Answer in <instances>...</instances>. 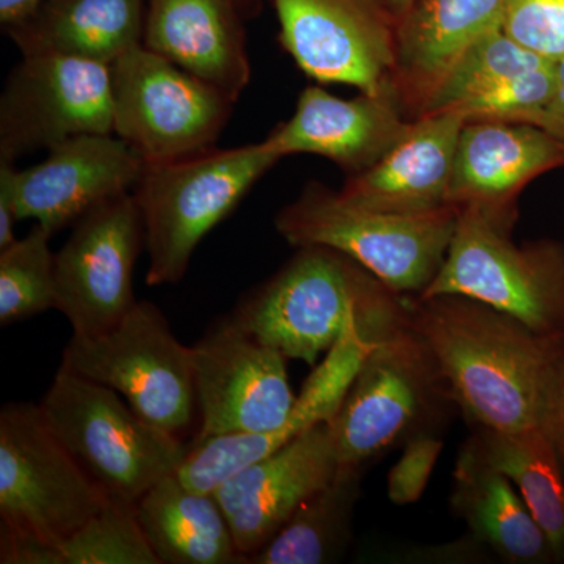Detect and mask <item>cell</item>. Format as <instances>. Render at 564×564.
I'll use <instances>...</instances> for the list:
<instances>
[{
    "label": "cell",
    "instance_id": "cell-8",
    "mask_svg": "<svg viewBox=\"0 0 564 564\" xmlns=\"http://www.w3.org/2000/svg\"><path fill=\"white\" fill-rule=\"evenodd\" d=\"M106 500V492L52 433L40 404L21 402L2 408V534L28 538L51 549L76 533Z\"/></svg>",
    "mask_w": 564,
    "mask_h": 564
},
{
    "label": "cell",
    "instance_id": "cell-15",
    "mask_svg": "<svg viewBox=\"0 0 564 564\" xmlns=\"http://www.w3.org/2000/svg\"><path fill=\"white\" fill-rule=\"evenodd\" d=\"M377 337L367 336L358 318L326 352L293 403L288 421L269 433L229 434L192 444L176 470L182 484L214 492L243 467L272 455L321 423L332 422Z\"/></svg>",
    "mask_w": 564,
    "mask_h": 564
},
{
    "label": "cell",
    "instance_id": "cell-26",
    "mask_svg": "<svg viewBox=\"0 0 564 564\" xmlns=\"http://www.w3.org/2000/svg\"><path fill=\"white\" fill-rule=\"evenodd\" d=\"M473 441L486 462L507 475L547 536L556 558L564 556V470L543 429L497 432L474 426Z\"/></svg>",
    "mask_w": 564,
    "mask_h": 564
},
{
    "label": "cell",
    "instance_id": "cell-6",
    "mask_svg": "<svg viewBox=\"0 0 564 564\" xmlns=\"http://www.w3.org/2000/svg\"><path fill=\"white\" fill-rule=\"evenodd\" d=\"M375 337L373 350L329 422L344 469L362 470L392 445L430 430L441 404L452 402L432 350L408 315Z\"/></svg>",
    "mask_w": 564,
    "mask_h": 564
},
{
    "label": "cell",
    "instance_id": "cell-35",
    "mask_svg": "<svg viewBox=\"0 0 564 564\" xmlns=\"http://www.w3.org/2000/svg\"><path fill=\"white\" fill-rule=\"evenodd\" d=\"M543 430L555 444L564 470V343L556 362L554 389Z\"/></svg>",
    "mask_w": 564,
    "mask_h": 564
},
{
    "label": "cell",
    "instance_id": "cell-28",
    "mask_svg": "<svg viewBox=\"0 0 564 564\" xmlns=\"http://www.w3.org/2000/svg\"><path fill=\"white\" fill-rule=\"evenodd\" d=\"M554 61L541 57L511 40L502 29L486 33L459 55L426 90L423 115L455 109L477 93L508 77L540 68Z\"/></svg>",
    "mask_w": 564,
    "mask_h": 564
},
{
    "label": "cell",
    "instance_id": "cell-10",
    "mask_svg": "<svg viewBox=\"0 0 564 564\" xmlns=\"http://www.w3.org/2000/svg\"><path fill=\"white\" fill-rule=\"evenodd\" d=\"M110 69L113 133L144 165L214 150L236 104L229 96L143 44Z\"/></svg>",
    "mask_w": 564,
    "mask_h": 564
},
{
    "label": "cell",
    "instance_id": "cell-32",
    "mask_svg": "<svg viewBox=\"0 0 564 564\" xmlns=\"http://www.w3.org/2000/svg\"><path fill=\"white\" fill-rule=\"evenodd\" d=\"M502 31L525 50L547 61H562L564 0H507Z\"/></svg>",
    "mask_w": 564,
    "mask_h": 564
},
{
    "label": "cell",
    "instance_id": "cell-23",
    "mask_svg": "<svg viewBox=\"0 0 564 564\" xmlns=\"http://www.w3.org/2000/svg\"><path fill=\"white\" fill-rule=\"evenodd\" d=\"M451 503L475 540L502 562L536 564L556 558L513 481L486 462L470 440L456 456Z\"/></svg>",
    "mask_w": 564,
    "mask_h": 564
},
{
    "label": "cell",
    "instance_id": "cell-36",
    "mask_svg": "<svg viewBox=\"0 0 564 564\" xmlns=\"http://www.w3.org/2000/svg\"><path fill=\"white\" fill-rule=\"evenodd\" d=\"M541 129L552 133L556 139L564 141V58L556 62V87L554 98L540 126Z\"/></svg>",
    "mask_w": 564,
    "mask_h": 564
},
{
    "label": "cell",
    "instance_id": "cell-20",
    "mask_svg": "<svg viewBox=\"0 0 564 564\" xmlns=\"http://www.w3.org/2000/svg\"><path fill=\"white\" fill-rule=\"evenodd\" d=\"M239 0H150L143 46L237 101L251 79Z\"/></svg>",
    "mask_w": 564,
    "mask_h": 564
},
{
    "label": "cell",
    "instance_id": "cell-7",
    "mask_svg": "<svg viewBox=\"0 0 564 564\" xmlns=\"http://www.w3.org/2000/svg\"><path fill=\"white\" fill-rule=\"evenodd\" d=\"M489 304L541 336L564 337V256L552 247H516L508 226L484 207H459L440 273L422 293Z\"/></svg>",
    "mask_w": 564,
    "mask_h": 564
},
{
    "label": "cell",
    "instance_id": "cell-21",
    "mask_svg": "<svg viewBox=\"0 0 564 564\" xmlns=\"http://www.w3.org/2000/svg\"><path fill=\"white\" fill-rule=\"evenodd\" d=\"M560 165H564V141L538 126L466 122L456 148L448 203L484 207L507 225L500 214L505 204L527 182Z\"/></svg>",
    "mask_w": 564,
    "mask_h": 564
},
{
    "label": "cell",
    "instance_id": "cell-14",
    "mask_svg": "<svg viewBox=\"0 0 564 564\" xmlns=\"http://www.w3.org/2000/svg\"><path fill=\"white\" fill-rule=\"evenodd\" d=\"M281 44L322 84L386 95L397 68V32L381 0H273Z\"/></svg>",
    "mask_w": 564,
    "mask_h": 564
},
{
    "label": "cell",
    "instance_id": "cell-18",
    "mask_svg": "<svg viewBox=\"0 0 564 564\" xmlns=\"http://www.w3.org/2000/svg\"><path fill=\"white\" fill-rule=\"evenodd\" d=\"M466 120L455 110L423 115L383 158L339 192L367 209L422 215L451 207L456 148Z\"/></svg>",
    "mask_w": 564,
    "mask_h": 564
},
{
    "label": "cell",
    "instance_id": "cell-13",
    "mask_svg": "<svg viewBox=\"0 0 564 564\" xmlns=\"http://www.w3.org/2000/svg\"><path fill=\"white\" fill-rule=\"evenodd\" d=\"M143 223L133 193L99 204L76 221L55 254L57 307L74 336L109 332L137 304L133 270Z\"/></svg>",
    "mask_w": 564,
    "mask_h": 564
},
{
    "label": "cell",
    "instance_id": "cell-33",
    "mask_svg": "<svg viewBox=\"0 0 564 564\" xmlns=\"http://www.w3.org/2000/svg\"><path fill=\"white\" fill-rule=\"evenodd\" d=\"M443 448V440L430 430L406 441L402 456L388 475V497L393 505L404 507L421 499Z\"/></svg>",
    "mask_w": 564,
    "mask_h": 564
},
{
    "label": "cell",
    "instance_id": "cell-1",
    "mask_svg": "<svg viewBox=\"0 0 564 564\" xmlns=\"http://www.w3.org/2000/svg\"><path fill=\"white\" fill-rule=\"evenodd\" d=\"M404 303L408 323L429 345L452 402L473 426L544 429L564 337L541 336L469 296Z\"/></svg>",
    "mask_w": 564,
    "mask_h": 564
},
{
    "label": "cell",
    "instance_id": "cell-27",
    "mask_svg": "<svg viewBox=\"0 0 564 564\" xmlns=\"http://www.w3.org/2000/svg\"><path fill=\"white\" fill-rule=\"evenodd\" d=\"M361 474L339 467L332 484L311 496L247 563L325 564L340 558L351 540Z\"/></svg>",
    "mask_w": 564,
    "mask_h": 564
},
{
    "label": "cell",
    "instance_id": "cell-3",
    "mask_svg": "<svg viewBox=\"0 0 564 564\" xmlns=\"http://www.w3.org/2000/svg\"><path fill=\"white\" fill-rule=\"evenodd\" d=\"M280 159L263 140L144 165L133 198L150 256L148 284L180 282L204 237L232 214Z\"/></svg>",
    "mask_w": 564,
    "mask_h": 564
},
{
    "label": "cell",
    "instance_id": "cell-24",
    "mask_svg": "<svg viewBox=\"0 0 564 564\" xmlns=\"http://www.w3.org/2000/svg\"><path fill=\"white\" fill-rule=\"evenodd\" d=\"M137 518L161 564L247 563L214 492L166 475L135 502Z\"/></svg>",
    "mask_w": 564,
    "mask_h": 564
},
{
    "label": "cell",
    "instance_id": "cell-2",
    "mask_svg": "<svg viewBox=\"0 0 564 564\" xmlns=\"http://www.w3.org/2000/svg\"><path fill=\"white\" fill-rule=\"evenodd\" d=\"M404 314V300L348 256L303 247L231 318L285 358L314 367L356 318L373 337Z\"/></svg>",
    "mask_w": 564,
    "mask_h": 564
},
{
    "label": "cell",
    "instance_id": "cell-11",
    "mask_svg": "<svg viewBox=\"0 0 564 564\" xmlns=\"http://www.w3.org/2000/svg\"><path fill=\"white\" fill-rule=\"evenodd\" d=\"M87 133H113L110 66L22 55L0 96V161L17 162Z\"/></svg>",
    "mask_w": 564,
    "mask_h": 564
},
{
    "label": "cell",
    "instance_id": "cell-34",
    "mask_svg": "<svg viewBox=\"0 0 564 564\" xmlns=\"http://www.w3.org/2000/svg\"><path fill=\"white\" fill-rule=\"evenodd\" d=\"M14 163L0 161V250L17 240L14 223L18 221L17 180L20 169Z\"/></svg>",
    "mask_w": 564,
    "mask_h": 564
},
{
    "label": "cell",
    "instance_id": "cell-16",
    "mask_svg": "<svg viewBox=\"0 0 564 564\" xmlns=\"http://www.w3.org/2000/svg\"><path fill=\"white\" fill-rule=\"evenodd\" d=\"M339 470L329 422L243 467L214 491L245 562Z\"/></svg>",
    "mask_w": 564,
    "mask_h": 564
},
{
    "label": "cell",
    "instance_id": "cell-29",
    "mask_svg": "<svg viewBox=\"0 0 564 564\" xmlns=\"http://www.w3.org/2000/svg\"><path fill=\"white\" fill-rule=\"evenodd\" d=\"M52 234L35 223L31 232L0 250V325H14L57 307Z\"/></svg>",
    "mask_w": 564,
    "mask_h": 564
},
{
    "label": "cell",
    "instance_id": "cell-5",
    "mask_svg": "<svg viewBox=\"0 0 564 564\" xmlns=\"http://www.w3.org/2000/svg\"><path fill=\"white\" fill-rule=\"evenodd\" d=\"M40 410L82 469L122 502L135 503L191 452L181 436L144 421L113 389L62 367Z\"/></svg>",
    "mask_w": 564,
    "mask_h": 564
},
{
    "label": "cell",
    "instance_id": "cell-37",
    "mask_svg": "<svg viewBox=\"0 0 564 564\" xmlns=\"http://www.w3.org/2000/svg\"><path fill=\"white\" fill-rule=\"evenodd\" d=\"M43 0H0V22L3 29L24 20Z\"/></svg>",
    "mask_w": 564,
    "mask_h": 564
},
{
    "label": "cell",
    "instance_id": "cell-25",
    "mask_svg": "<svg viewBox=\"0 0 564 564\" xmlns=\"http://www.w3.org/2000/svg\"><path fill=\"white\" fill-rule=\"evenodd\" d=\"M507 0H415L397 29V66L425 90L470 44L502 29Z\"/></svg>",
    "mask_w": 564,
    "mask_h": 564
},
{
    "label": "cell",
    "instance_id": "cell-38",
    "mask_svg": "<svg viewBox=\"0 0 564 564\" xmlns=\"http://www.w3.org/2000/svg\"><path fill=\"white\" fill-rule=\"evenodd\" d=\"M384 3L386 9H388L389 13L393 14V17L402 18L408 11L411 10V7L414 6L415 0H381Z\"/></svg>",
    "mask_w": 564,
    "mask_h": 564
},
{
    "label": "cell",
    "instance_id": "cell-4",
    "mask_svg": "<svg viewBox=\"0 0 564 564\" xmlns=\"http://www.w3.org/2000/svg\"><path fill=\"white\" fill-rule=\"evenodd\" d=\"M459 207L403 215L367 209L323 185H307L276 215L278 232L293 247L343 252L389 291L422 295L447 256Z\"/></svg>",
    "mask_w": 564,
    "mask_h": 564
},
{
    "label": "cell",
    "instance_id": "cell-31",
    "mask_svg": "<svg viewBox=\"0 0 564 564\" xmlns=\"http://www.w3.org/2000/svg\"><path fill=\"white\" fill-rule=\"evenodd\" d=\"M556 62L508 77L488 90L464 99L455 111L470 121L527 122L540 128L554 98Z\"/></svg>",
    "mask_w": 564,
    "mask_h": 564
},
{
    "label": "cell",
    "instance_id": "cell-30",
    "mask_svg": "<svg viewBox=\"0 0 564 564\" xmlns=\"http://www.w3.org/2000/svg\"><path fill=\"white\" fill-rule=\"evenodd\" d=\"M46 564H161L137 518L135 503L107 497L76 533L52 545Z\"/></svg>",
    "mask_w": 564,
    "mask_h": 564
},
{
    "label": "cell",
    "instance_id": "cell-9",
    "mask_svg": "<svg viewBox=\"0 0 564 564\" xmlns=\"http://www.w3.org/2000/svg\"><path fill=\"white\" fill-rule=\"evenodd\" d=\"M62 369L120 393L137 414L181 436L196 410L192 348L174 336L161 310L137 302L98 336L70 337Z\"/></svg>",
    "mask_w": 564,
    "mask_h": 564
},
{
    "label": "cell",
    "instance_id": "cell-12",
    "mask_svg": "<svg viewBox=\"0 0 564 564\" xmlns=\"http://www.w3.org/2000/svg\"><path fill=\"white\" fill-rule=\"evenodd\" d=\"M191 348L202 417L192 444L229 434L269 433L284 425L296 397L281 351L232 318L218 323Z\"/></svg>",
    "mask_w": 564,
    "mask_h": 564
},
{
    "label": "cell",
    "instance_id": "cell-19",
    "mask_svg": "<svg viewBox=\"0 0 564 564\" xmlns=\"http://www.w3.org/2000/svg\"><path fill=\"white\" fill-rule=\"evenodd\" d=\"M410 126L388 95L362 93L359 98L340 99L321 87H307L291 120L278 126L265 140L281 158L322 155L361 173L395 147Z\"/></svg>",
    "mask_w": 564,
    "mask_h": 564
},
{
    "label": "cell",
    "instance_id": "cell-22",
    "mask_svg": "<svg viewBox=\"0 0 564 564\" xmlns=\"http://www.w3.org/2000/svg\"><path fill=\"white\" fill-rule=\"evenodd\" d=\"M143 0H43L6 28L22 55H61L111 66L143 44Z\"/></svg>",
    "mask_w": 564,
    "mask_h": 564
},
{
    "label": "cell",
    "instance_id": "cell-17",
    "mask_svg": "<svg viewBox=\"0 0 564 564\" xmlns=\"http://www.w3.org/2000/svg\"><path fill=\"white\" fill-rule=\"evenodd\" d=\"M39 165L20 170L18 220H35L54 236L99 204L131 192L144 162L120 137L87 133L55 144Z\"/></svg>",
    "mask_w": 564,
    "mask_h": 564
}]
</instances>
